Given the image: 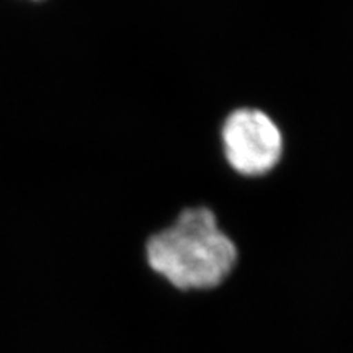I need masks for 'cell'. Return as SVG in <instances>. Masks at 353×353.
Returning <instances> with one entry per match:
<instances>
[{"instance_id": "cell-2", "label": "cell", "mask_w": 353, "mask_h": 353, "mask_svg": "<svg viewBox=\"0 0 353 353\" xmlns=\"http://www.w3.org/2000/svg\"><path fill=\"white\" fill-rule=\"evenodd\" d=\"M218 149L229 174L259 182L275 174L286 156V134L270 112L257 105H239L221 118Z\"/></svg>"}, {"instance_id": "cell-1", "label": "cell", "mask_w": 353, "mask_h": 353, "mask_svg": "<svg viewBox=\"0 0 353 353\" xmlns=\"http://www.w3.org/2000/svg\"><path fill=\"white\" fill-rule=\"evenodd\" d=\"M239 250L208 205H188L145 242V259L157 275L180 290L214 288L236 267Z\"/></svg>"}]
</instances>
